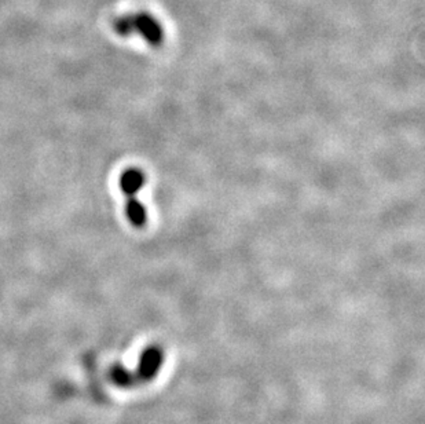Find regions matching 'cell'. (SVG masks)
<instances>
[{"instance_id":"obj_1","label":"cell","mask_w":425,"mask_h":424,"mask_svg":"<svg viewBox=\"0 0 425 424\" xmlns=\"http://www.w3.org/2000/svg\"><path fill=\"white\" fill-rule=\"evenodd\" d=\"M111 26H113V30L118 36L128 37L136 33L147 44L153 47L161 46L165 37L164 28L160 24V21L154 15L146 11H139V12L118 17L113 21Z\"/></svg>"},{"instance_id":"obj_2","label":"cell","mask_w":425,"mask_h":424,"mask_svg":"<svg viewBox=\"0 0 425 424\" xmlns=\"http://www.w3.org/2000/svg\"><path fill=\"white\" fill-rule=\"evenodd\" d=\"M146 177L139 168H127L120 177V188L125 196V216L134 227H143L147 222V212L138 199V193L145 186Z\"/></svg>"},{"instance_id":"obj_3","label":"cell","mask_w":425,"mask_h":424,"mask_svg":"<svg viewBox=\"0 0 425 424\" xmlns=\"http://www.w3.org/2000/svg\"><path fill=\"white\" fill-rule=\"evenodd\" d=\"M161 364H163V351L156 346L147 347L141 355L139 368L136 375L134 376V383L147 382L153 379L160 371Z\"/></svg>"}]
</instances>
